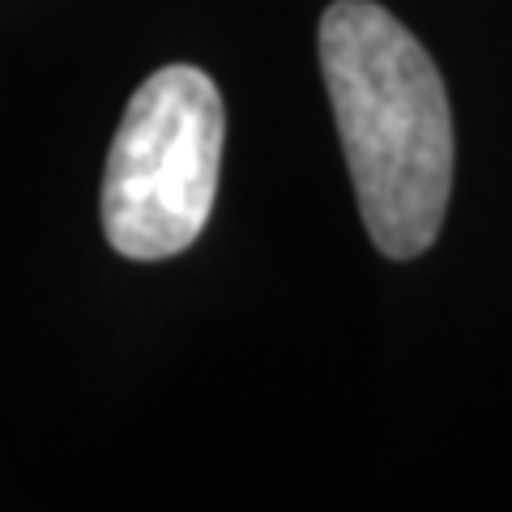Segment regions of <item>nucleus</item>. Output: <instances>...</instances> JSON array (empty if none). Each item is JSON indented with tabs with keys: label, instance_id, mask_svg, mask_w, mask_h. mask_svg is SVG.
<instances>
[{
	"label": "nucleus",
	"instance_id": "f257e3e1",
	"mask_svg": "<svg viewBox=\"0 0 512 512\" xmlns=\"http://www.w3.org/2000/svg\"><path fill=\"white\" fill-rule=\"evenodd\" d=\"M320 73L372 244L423 256L453 188V116L436 60L389 9L333 0L320 18Z\"/></svg>",
	"mask_w": 512,
	"mask_h": 512
},
{
	"label": "nucleus",
	"instance_id": "f03ea898",
	"mask_svg": "<svg viewBox=\"0 0 512 512\" xmlns=\"http://www.w3.org/2000/svg\"><path fill=\"white\" fill-rule=\"evenodd\" d=\"M227 107L210 73L167 64L137 86L103 171V231L128 261L197 244L218 197Z\"/></svg>",
	"mask_w": 512,
	"mask_h": 512
}]
</instances>
